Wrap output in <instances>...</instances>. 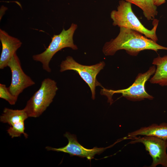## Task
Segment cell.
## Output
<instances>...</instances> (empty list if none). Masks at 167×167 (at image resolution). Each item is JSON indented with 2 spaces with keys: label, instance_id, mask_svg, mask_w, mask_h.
<instances>
[{
  "label": "cell",
  "instance_id": "obj_1",
  "mask_svg": "<svg viewBox=\"0 0 167 167\" xmlns=\"http://www.w3.org/2000/svg\"><path fill=\"white\" fill-rule=\"evenodd\" d=\"M122 49L125 50L131 55L136 56L144 50H151L157 52L161 49L167 50V47L159 45L137 31L120 27L118 35L105 43L102 52L105 56H113L118 51Z\"/></svg>",
  "mask_w": 167,
  "mask_h": 167
},
{
  "label": "cell",
  "instance_id": "obj_2",
  "mask_svg": "<svg viewBox=\"0 0 167 167\" xmlns=\"http://www.w3.org/2000/svg\"><path fill=\"white\" fill-rule=\"evenodd\" d=\"M131 4L123 0L119 1L117 10H113L110 13V17L113 21V25L137 31L156 42L158 39L156 34V30L159 20L156 19H153V27L151 29L146 28L133 12Z\"/></svg>",
  "mask_w": 167,
  "mask_h": 167
},
{
  "label": "cell",
  "instance_id": "obj_3",
  "mask_svg": "<svg viewBox=\"0 0 167 167\" xmlns=\"http://www.w3.org/2000/svg\"><path fill=\"white\" fill-rule=\"evenodd\" d=\"M77 27V24L72 23L67 30L63 28L59 34L54 35L48 47L42 53L33 55V59L41 62L43 69L47 72H50L51 70L49 67V62L57 52L65 48H70L75 50L78 49L73 39Z\"/></svg>",
  "mask_w": 167,
  "mask_h": 167
},
{
  "label": "cell",
  "instance_id": "obj_4",
  "mask_svg": "<svg viewBox=\"0 0 167 167\" xmlns=\"http://www.w3.org/2000/svg\"><path fill=\"white\" fill-rule=\"evenodd\" d=\"M58 90L55 81L49 78L44 79L24 108L28 117L37 118L41 115L53 101Z\"/></svg>",
  "mask_w": 167,
  "mask_h": 167
},
{
  "label": "cell",
  "instance_id": "obj_5",
  "mask_svg": "<svg viewBox=\"0 0 167 167\" xmlns=\"http://www.w3.org/2000/svg\"><path fill=\"white\" fill-rule=\"evenodd\" d=\"M156 70V67L154 65L150 66L145 73H139L133 83L127 88L114 90L103 88L101 90V94L107 97L108 102L110 104L113 101L112 96L115 93L122 94L123 96L132 101H139L145 99L152 100L153 97L146 92L145 86L151 76L154 74Z\"/></svg>",
  "mask_w": 167,
  "mask_h": 167
},
{
  "label": "cell",
  "instance_id": "obj_6",
  "mask_svg": "<svg viewBox=\"0 0 167 167\" xmlns=\"http://www.w3.org/2000/svg\"><path fill=\"white\" fill-rule=\"evenodd\" d=\"M105 64L104 61L96 64L87 66L76 62L71 56H68L60 65V71L73 70L77 73L90 88L93 100L95 98L96 87L101 85L97 80L96 77L101 71L103 69Z\"/></svg>",
  "mask_w": 167,
  "mask_h": 167
},
{
  "label": "cell",
  "instance_id": "obj_7",
  "mask_svg": "<svg viewBox=\"0 0 167 167\" xmlns=\"http://www.w3.org/2000/svg\"><path fill=\"white\" fill-rule=\"evenodd\" d=\"M125 139L132 140L129 143H140L144 145L152 159L151 167H155L158 165H161L167 167V139L163 140L151 135L126 137Z\"/></svg>",
  "mask_w": 167,
  "mask_h": 167
},
{
  "label": "cell",
  "instance_id": "obj_8",
  "mask_svg": "<svg viewBox=\"0 0 167 167\" xmlns=\"http://www.w3.org/2000/svg\"><path fill=\"white\" fill-rule=\"evenodd\" d=\"M7 66L11 73V82L8 89L12 95L18 98L24 89L34 85L35 82L23 71L16 53L9 60Z\"/></svg>",
  "mask_w": 167,
  "mask_h": 167
},
{
  "label": "cell",
  "instance_id": "obj_9",
  "mask_svg": "<svg viewBox=\"0 0 167 167\" xmlns=\"http://www.w3.org/2000/svg\"><path fill=\"white\" fill-rule=\"evenodd\" d=\"M64 136L68 140V143L66 146L59 148L47 146L45 148L48 151L63 152L69 154L71 156H76L82 158H86L88 160H91L94 158L95 155L102 153L106 149L110 147H95L92 149L87 148L78 142L75 135L71 134L69 132H66Z\"/></svg>",
  "mask_w": 167,
  "mask_h": 167
},
{
  "label": "cell",
  "instance_id": "obj_10",
  "mask_svg": "<svg viewBox=\"0 0 167 167\" xmlns=\"http://www.w3.org/2000/svg\"><path fill=\"white\" fill-rule=\"evenodd\" d=\"M28 117L24 109L15 110L5 108L0 117V121L10 125L7 131L11 138L20 137L22 134L26 137L28 134L24 132V121Z\"/></svg>",
  "mask_w": 167,
  "mask_h": 167
},
{
  "label": "cell",
  "instance_id": "obj_11",
  "mask_svg": "<svg viewBox=\"0 0 167 167\" xmlns=\"http://www.w3.org/2000/svg\"><path fill=\"white\" fill-rule=\"evenodd\" d=\"M0 40L2 50L0 58V69L7 66L8 63L22 43L17 38L10 35L5 31L0 29Z\"/></svg>",
  "mask_w": 167,
  "mask_h": 167
},
{
  "label": "cell",
  "instance_id": "obj_12",
  "mask_svg": "<svg viewBox=\"0 0 167 167\" xmlns=\"http://www.w3.org/2000/svg\"><path fill=\"white\" fill-rule=\"evenodd\" d=\"M152 64L156 68L153 76L149 80L150 82L167 87V54L154 58Z\"/></svg>",
  "mask_w": 167,
  "mask_h": 167
},
{
  "label": "cell",
  "instance_id": "obj_13",
  "mask_svg": "<svg viewBox=\"0 0 167 167\" xmlns=\"http://www.w3.org/2000/svg\"><path fill=\"white\" fill-rule=\"evenodd\" d=\"M139 135H151L163 140L167 139V123H162L159 125L153 124L148 126L140 128L128 133L126 137Z\"/></svg>",
  "mask_w": 167,
  "mask_h": 167
},
{
  "label": "cell",
  "instance_id": "obj_14",
  "mask_svg": "<svg viewBox=\"0 0 167 167\" xmlns=\"http://www.w3.org/2000/svg\"><path fill=\"white\" fill-rule=\"evenodd\" d=\"M134 4L141 9L144 17L148 20H153L157 15V6L154 0H123Z\"/></svg>",
  "mask_w": 167,
  "mask_h": 167
},
{
  "label": "cell",
  "instance_id": "obj_15",
  "mask_svg": "<svg viewBox=\"0 0 167 167\" xmlns=\"http://www.w3.org/2000/svg\"><path fill=\"white\" fill-rule=\"evenodd\" d=\"M0 98L7 101L11 105H14L18 97L12 95L9 91L8 88L2 84H0Z\"/></svg>",
  "mask_w": 167,
  "mask_h": 167
},
{
  "label": "cell",
  "instance_id": "obj_16",
  "mask_svg": "<svg viewBox=\"0 0 167 167\" xmlns=\"http://www.w3.org/2000/svg\"><path fill=\"white\" fill-rule=\"evenodd\" d=\"M166 0H154L155 5L159 6L165 2Z\"/></svg>",
  "mask_w": 167,
  "mask_h": 167
}]
</instances>
